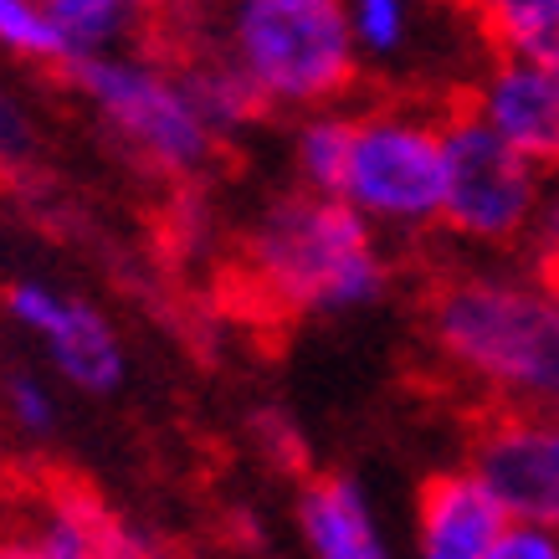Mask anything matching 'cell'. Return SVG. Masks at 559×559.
I'll list each match as a JSON object with an SVG mask.
<instances>
[{
    "mask_svg": "<svg viewBox=\"0 0 559 559\" xmlns=\"http://www.w3.org/2000/svg\"><path fill=\"white\" fill-rule=\"evenodd\" d=\"M426 344L498 406L559 411V272L467 267L426 293Z\"/></svg>",
    "mask_w": 559,
    "mask_h": 559,
    "instance_id": "1",
    "label": "cell"
},
{
    "mask_svg": "<svg viewBox=\"0 0 559 559\" xmlns=\"http://www.w3.org/2000/svg\"><path fill=\"white\" fill-rule=\"evenodd\" d=\"M385 231H374L344 195L293 186L272 195L241 237L247 288L288 319H344L390 293Z\"/></svg>",
    "mask_w": 559,
    "mask_h": 559,
    "instance_id": "2",
    "label": "cell"
},
{
    "mask_svg": "<svg viewBox=\"0 0 559 559\" xmlns=\"http://www.w3.org/2000/svg\"><path fill=\"white\" fill-rule=\"evenodd\" d=\"M201 47L226 51L272 114L344 103L365 78L344 0H216Z\"/></svg>",
    "mask_w": 559,
    "mask_h": 559,
    "instance_id": "3",
    "label": "cell"
},
{
    "mask_svg": "<svg viewBox=\"0 0 559 559\" xmlns=\"http://www.w3.org/2000/svg\"><path fill=\"white\" fill-rule=\"evenodd\" d=\"M68 87L93 108V119L114 134L139 170L165 180H201L221 150V134L190 98L180 62L150 57V51H87L72 57Z\"/></svg>",
    "mask_w": 559,
    "mask_h": 559,
    "instance_id": "4",
    "label": "cell"
},
{
    "mask_svg": "<svg viewBox=\"0 0 559 559\" xmlns=\"http://www.w3.org/2000/svg\"><path fill=\"white\" fill-rule=\"evenodd\" d=\"M340 195L390 237L441 226L447 201V108L370 103L355 108V139Z\"/></svg>",
    "mask_w": 559,
    "mask_h": 559,
    "instance_id": "5",
    "label": "cell"
},
{
    "mask_svg": "<svg viewBox=\"0 0 559 559\" xmlns=\"http://www.w3.org/2000/svg\"><path fill=\"white\" fill-rule=\"evenodd\" d=\"M549 170L498 139L462 103L447 108V201L441 231L467 247H519L534 241Z\"/></svg>",
    "mask_w": 559,
    "mask_h": 559,
    "instance_id": "6",
    "label": "cell"
},
{
    "mask_svg": "<svg viewBox=\"0 0 559 559\" xmlns=\"http://www.w3.org/2000/svg\"><path fill=\"white\" fill-rule=\"evenodd\" d=\"M5 319L26 329L41 349H47L51 370L62 374L72 390L83 395H114L129 374V349H123L119 329L108 323L103 308H93L78 293H62L51 283L21 277L5 288Z\"/></svg>",
    "mask_w": 559,
    "mask_h": 559,
    "instance_id": "7",
    "label": "cell"
},
{
    "mask_svg": "<svg viewBox=\"0 0 559 559\" xmlns=\"http://www.w3.org/2000/svg\"><path fill=\"white\" fill-rule=\"evenodd\" d=\"M519 524L559 534V411L498 406L473 437L467 462Z\"/></svg>",
    "mask_w": 559,
    "mask_h": 559,
    "instance_id": "8",
    "label": "cell"
},
{
    "mask_svg": "<svg viewBox=\"0 0 559 559\" xmlns=\"http://www.w3.org/2000/svg\"><path fill=\"white\" fill-rule=\"evenodd\" d=\"M457 103L498 139H509L513 150H524L534 165L559 170V72L534 51L492 47V57L477 62Z\"/></svg>",
    "mask_w": 559,
    "mask_h": 559,
    "instance_id": "9",
    "label": "cell"
},
{
    "mask_svg": "<svg viewBox=\"0 0 559 559\" xmlns=\"http://www.w3.org/2000/svg\"><path fill=\"white\" fill-rule=\"evenodd\" d=\"M509 524V509L473 467L437 473L416 498V559H488Z\"/></svg>",
    "mask_w": 559,
    "mask_h": 559,
    "instance_id": "10",
    "label": "cell"
},
{
    "mask_svg": "<svg viewBox=\"0 0 559 559\" xmlns=\"http://www.w3.org/2000/svg\"><path fill=\"white\" fill-rule=\"evenodd\" d=\"M349 32L365 72L374 78H411L437 72L441 47H431V32H447V21L473 16L462 0H344Z\"/></svg>",
    "mask_w": 559,
    "mask_h": 559,
    "instance_id": "11",
    "label": "cell"
},
{
    "mask_svg": "<svg viewBox=\"0 0 559 559\" xmlns=\"http://www.w3.org/2000/svg\"><path fill=\"white\" fill-rule=\"evenodd\" d=\"M298 534L313 559H395L370 492L349 473L308 477L298 492Z\"/></svg>",
    "mask_w": 559,
    "mask_h": 559,
    "instance_id": "12",
    "label": "cell"
},
{
    "mask_svg": "<svg viewBox=\"0 0 559 559\" xmlns=\"http://www.w3.org/2000/svg\"><path fill=\"white\" fill-rule=\"evenodd\" d=\"M180 78H186L195 108H201L205 123L221 139L241 134V129H252V123H262L272 114L267 103H262V93L252 87V78L216 47H201V51H190V57H180Z\"/></svg>",
    "mask_w": 559,
    "mask_h": 559,
    "instance_id": "13",
    "label": "cell"
},
{
    "mask_svg": "<svg viewBox=\"0 0 559 559\" xmlns=\"http://www.w3.org/2000/svg\"><path fill=\"white\" fill-rule=\"evenodd\" d=\"M349 139H355V108H344V103H329V108H313V114H298L293 139H288L293 186L340 195L344 165H349Z\"/></svg>",
    "mask_w": 559,
    "mask_h": 559,
    "instance_id": "14",
    "label": "cell"
},
{
    "mask_svg": "<svg viewBox=\"0 0 559 559\" xmlns=\"http://www.w3.org/2000/svg\"><path fill=\"white\" fill-rule=\"evenodd\" d=\"M150 11V0H51V16L68 36L72 57L129 47L144 32Z\"/></svg>",
    "mask_w": 559,
    "mask_h": 559,
    "instance_id": "15",
    "label": "cell"
},
{
    "mask_svg": "<svg viewBox=\"0 0 559 559\" xmlns=\"http://www.w3.org/2000/svg\"><path fill=\"white\" fill-rule=\"evenodd\" d=\"M0 51L36 62V68H68L72 47L57 16H51V0H0Z\"/></svg>",
    "mask_w": 559,
    "mask_h": 559,
    "instance_id": "16",
    "label": "cell"
},
{
    "mask_svg": "<svg viewBox=\"0 0 559 559\" xmlns=\"http://www.w3.org/2000/svg\"><path fill=\"white\" fill-rule=\"evenodd\" d=\"M483 26L488 47L528 51L549 32H559V0H462Z\"/></svg>",
    "mask_w": 559,
    "mask_h": 559,
    "instance_id": "17",
    "label": "cell"
},
{
    "mask_svg": "<svg viewBox=\"0 0 559 559\" xmlns=\"http://www.w3.org/2000/svg\"><path fill=\"white\" fill-rule=\"evenodd\" d=\"M0 411H5V421L16 426L21 437H51L57 431V390L32 370H5L0 380Z\"/></svg>",
    "mask_w": 559,
    "mask_h": 559,
    "instance_id": "18",
    "label": "cell"
},
{
    "mask_svg": "<svg viewBox=\"0 0 559 559\" xmlns=\"http://www.w3.org/2000/svg\"><path fill=\"white\" fill-rule=\"evenodd\" d=\"M36 165V119L32 108L0 83V175H21Z\"/></svg>",
    "mask_w": 559,
    "mask_h": 559,
    "instance_id": "19",
    "label": "cell"
},
{
    "mask_svg": "<svg viewBox=\"0 0 559 559\" xmlns=\"http://www.w3.org/2000/svg\"><path fill=\"white\" fill-rule=\"evenodd\" d=\"M488 559H559V534L555 528L519 524V519H513V524L498 534Z\"/></svg>",
    "mask_w": 559,
    "mask_h": 559,
    "instance_id": "20",
    "label": "cell"
},
{
    "mask_svg": "<svg viewBox=\"0 0 559 559\" xmlns=\"http://www.w3.org/2000/svg\"><path fill=\"white\" fill-rule=\"evenodd\" d=\"M534 247H539L544 267H559V170H549V186H544V205H539V221H534Z\"/></svg>",
    "mask_w": 559,
    "mask_h": 559,
    "instance_id": "21",
    "label": "cell"
},
{
    "mask_svg": "<svg viewBox=\"0 0 559 559\" xmlns=\"http://www.w3.org/2000/svg\"><path fill=\"white\" fill-rule=\"evenodd\" d=\"M0 559H51V555H41L32 539H21V534H5L0 539Z\"/></svg>",
    "mask_w": 559,
    "mask_h": 559,
    "instance_id": "22",
    "label": "cell"
},
{
    "mask_svg": "<svg viewBox=\"0 0 559 559\" xmlns=\"http://www.w3.org/2000/svg\"><path fill=\"white\" fill-rule=\"evenodd\" d=\"M528 51H534L539 62H549V68L559 72V32H549V36H544V41H534V47H528Z\"/></svg>",
    "mask_w": 559,
    "mask_h": 559,
    "instance_id": "23",
    "label": "cell"
},
{
    "mask_svg": "<svg viewBox=\"0 0 559 559\" xmlns=\"http://www.w3.org/2000/svg\"><path fill=\"white\" fill-rule=\"evenodd\" d=\"M0 492H5V457H0Z\"/></svg>",
    "mask_w": 559,
    "mask_h": 559,
    "instance_id": "24",
    "label": "cell"
},
{
    "mask_svg": "<svg viewBox=\"0 0 559 559\" xmlns=\"http://www.w3.org/2000/svg\"><path fill=\"white\" fill-rule=\"evenodd\" d=\"M555 272H559V267H555Z\"/></svg>",
    "mask_w": 559,
    "mask_h": 559,
    "instance_id": "25",
    "label": "cell"
}]
</instances>
